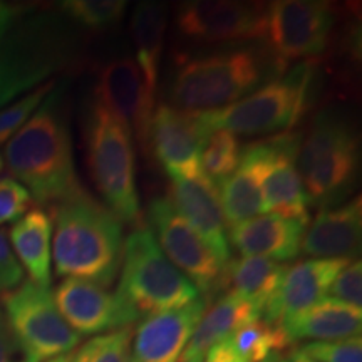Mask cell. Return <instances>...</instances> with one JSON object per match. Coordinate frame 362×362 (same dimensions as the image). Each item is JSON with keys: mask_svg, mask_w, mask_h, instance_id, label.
I'll return each instance as SVG.
<instances>
[{"mask_svg": "<svg viewBox=\"0 0 362 362\" xmlns=\"http://www.w3.org/2000/svg\"><path fill=\"white\" fill-rule=\"evenodd\" d=\"M52 259L59 277L89 280L107 288L123 262V223L81 187L54 203Z\"/></svg>", "mask_w": 362, "mask_h": 362, "instance_id": "cell-1", "label": "cell"}, {"mask_svg": "<svg viewBox=\"0 0 362 362\" xmlns=\"http://www.w3.org/2000/svg\"><path fill=\"white\" fill-rule=\"evenodd\" d=\"M4 163L40 205H54L81 188L61 94L52 89L7 141Z\"/></svg>", "mask_w": 362, "mask_h": 362, "instance_id": "cell-2", "label": "cell"}, {"mask_svg": "<svg viewBox=\"0 0 362 362\" xmlns=\"http://www.w3.org/2000/svg\"><path fill=\"white\" fill-rule=\"evenodd\" d=\"M269 64V54L247 47L187 59L175 74L170 106L188 112L230 106L250 94L265 79Z\"/></svg>", "mask_w": 362, "mask_h": 362, "instance_id": "cell-3", "label": "cell"}, {"mask_svg": "<svg viewBox=\"0 0 362 362\" xmlns=\"http://www.w3.org/2000/svg\"><path fill=\"white\" fill-rule=\"evenodd\" d=\"M74 45L61 22L47 16L16 21L0 33V110L61 71Z\"/></svg>", "mask_w": 362, "mask_h": 362, "instance_id": "cell-4", "label": "cell"}, {"mask_svg": "<svg viewBox=\"0 0 362 362\" xmlns=\"http://www.w3.org/2000/svg\"><path fill=\"white\" fill-rule=\"evenodd\" d=\"M86 153L90 178L106 206L121 223L139 226L141 206L133 136L98 99L90 103L86 121Z\"/></svg>", "mask_w": 362, "mask_h": 362, "instance_id": "cell-5", "label": "cell"}, {"mask_svg": "<svg viewBox=\"0 0 362 362\" xmlns=\"http://www.w3.org/2000/svg\"><path fill=\"white\" fill-rule=\"evenodd\" d=\"M297 170L309 205L327 208L354 187L359 171V141L342 116L324 111L302 133Z\"/></svg>", "mask_w": 362, "mask_h": 362, "instance_id": "cell-6", "label": "cell"}, {"mask_svg": "<svg viewBox=\"0 0 362 362\" xmlns=\"http://www.w3.org/2000/svg\"><path fill=\"white\" fill-rule=\"evenodd\" d=\"M314 76L310 62L298 64L230 106L200 112L203 124L210 134L218 129L230 131L235 136L291 131L309 111Z\"/></svg>", "mask_w": 362, "mask_h": 362, "instance_id": "cell-7", "label": "cell"}, {"mask_svg": "<svg viewBox=\"0 0 362 362\" xmlns=\"http://www.w3.org/2000/svg\"><path fill=\"white\" fill-rule=\"evenodd\" d=\"M117 293L139 317L181 309L200 298L158 245L149 226H136L124 240Z\"/></svg>", "mask_w": 362, "mask_h": 362, "instance_id": "cell-8", "label": "cell"}, {"mask_svg": "<svg viewBox=\"0 0 362 362\" xmlns=\"http://www.w3.org/2000/svg\"><path fill=\"white\" fill-rule=\"evenodd\" d=\"M336 21V12L329 2L279 0L267 6L262 39L277 76H282L293 61L320 56L327 51Z\"/></svg>", "mask_w": 362, "mask_h": 362, "instance_id": "cell-9", "label": "cell"}, {"mask_svg": "<svg viewBox=\"0 0 362 362\" xmlns=\"http://www.w3.org/2000/svg\"><path fill=\"white\" fill-rule=\"evenodd\" d=\"M2 302L6 322L35 362L69 354L81 344V336L61 315L49 287L24 280Z\"/></svg>", "mask_w": 362, "mask_h": 362, "instance_id": "cell-10", "label": "cell"}, {"mask_svg": "<svg viewBox=\"0 0 362 362\" xmlns=\"http://www.w3.org/2000/svg\"><path fill=\"white\" fill-rule=\"evenodd\" d=\"M149 223L166 259L197 287L211 296L223 288V264L214 255L187 220L175 210L168 198H155L148 208Z\"/></svg>", "mask_w": 362, "mask_h": 362, "instance_id": "cell-11", "label": "cell"}, {"mask_svg": "<svg viewBox=\"0 0 362 362\" xmlns=\"http://www.w3.org/2000/svg\"><path fill=\"white\" fill-rule=\"evenodd\" d=\"M208 136L200 112L160 104L149 124L148 153L151 149L171 180L197 178L203 173L202 151Z\"/></svg>", "mask_w": 362, "mask_h": 362, "instance_id": "cell-12", "label": "cell"}, {"mask_svg": "<svg viewBox=\"0 0 362 362\" xmlns=\"http://www.w3.org/2000/svg\"><path fill=\"white\" fill-rule=\"evenodd\" d=\"M267 6L238 0H193L176 12V27L200 42H233L264 37Z\"/></svg>", "mask_w": 362, "mask_h": 362, "instance_id": "cell-13", "label": "cell"}, {"mask_svg": "<svg viewBox=\"0 0 362 362\" xmlns=\"http://www.w3.org/2000/svg\"><path fill=\"white\" fill-rule=\"evenodd\" d=\"M52 296L61 315L81 337L131 327L139 319L119 293L89 280H62Z\"/></svg>", "mask_w": 362, "mask_h": 362, "instance_id": "cell-14", "label": "cell"}, {"mask_svg": "<svg viewBox=\"0 0 362 362\" xmlns=\"http://www.w3.org/2000/svg\"><path fill=\"white\" fill-rule=\"evenodd\" d=\"M96 99L116 117L139 148L148 153V134L155 112V96L149 94L141 71L129 57L112 59L98 74Z\"/></svg>", "mask_w": 362, "mask_h": 362, "instance_id": "cell-15", "label": "cell"}, {"mask_svg": "<svg viewBox=\"0 0 362 362\" xmlns=\"http://www.w3.org/2000/svg\"><path fill=\"white\" fill-rule=\"evenodd\" d=\"M300 131H285L265 139L264 200L265 211L285 216L302 225L309 223L310 205L297 170Z\"/></svg>", "mask_w": 362, "mask_h": 362, "instance_id": "cell-16", "label": "cell"}, {"mask_svg": "<svg viewBox=\"0 0 362 362\" xmlns=\"http://www.w3.org/2000/svg\"><path fill=\"white\" fill-rule=\"evenodd\" d=\"M349 262L352 260L309 259L287 267L282 285L262 312V319L267 324L284 327L327 297L334 279Z\"/></svg>", "mask_w": 362, "mask_h": 362, "instance_id": "cell-17", "label": "cell"}, {"mask_svg": "<svg viewBox=\"0 0 362 362\" xmlns=\"http://www.w3.org/2000/svg\"><path fill=\"white\" fill-rule=\"evenodd\" d=\"M168 200L194 232L200 235L220 264H228L232 260V248L216 183L203 173L197 178L171 180Z\"/></svg>", "mask_w": 362, "mask_h": 362, "instance_id": "cell-18", "label": "cell"}, {"mask_svg": "<svg viewBox=\"0 0 362 362\" xmlns=\"http://www.w3.org/2000/svg\"><path fill=\"white\" fill-rule=\"evenodd\" d=\"M206 305L200 297L181 309L144 317L131 341V362H178Z\"/></svg>", "mask_w": 362, "mask_h": 362, "instance_id": "cell-19", "label": "cell"}, {"mask_svg": "<svg viewBox=\"0 0 362 362\" xmlns=\"http://www.w3.org/2000/svg\"><path fill=\"white\" fill-rule=\"evenodd\" d=\"M362 240V200L356 197L336 208H320L305 228L300 252L314 259L356 260Z\"/></svg>", "mask_w": 362, "mask_h": 362, "instance_id": "cell-20", "label": "cell"}, {"mask_svg": "<svg viewBox=\"0 0 362 362\" xmlns=\"http://www.w3.org/2000/svg\"><path fill=\"white\" fill-rule=\"evenodd\" d=\"M305 225L285 216L259 215L228 228V242L242 257L288 262L300 253Z\"/></svg>", "mask_w": 362, "mask_h": 362, "instance_id": "cell-21", "label": "cell"}, {"mask_svg": "<svg viewBox=\"0 0 362 362\" xmlns=\"http://www.w3.org/2000/svg\"><path fill=\"white\" fill-rule=\"evenodd\" d=\"M265 141L242 148L237 170L220 183V202L226 228L265 214Z\"/></svg>", "mask_w": 362, "mask_h": 362, "instance_id": "cell-22", "label": "cell"}, {"mask_svg": "<svg viewBox=\"0 0 362 362\" xmlns=\"http://www.w3.org/2000/svg\"><path fill=\"white\" fill-rule=\"evenodd\" d=\"M362 309L325 297L309 310L284 325L292 344L298 341L329 342L361 336Z\"/></svg>", "mask_w": 362, "mask_h": 362, "instance_id": "cell-23", "label": "cell"}, {"mask_svg": "<svg viewBox=\"0 0 362 362\" xmlns=\"http://www.w3.org/2000/svg\"><path fill=\"white\" fill-rule=\"evenodd\" d=\"M259 319H262V312L252 302L235 292H226L203 312L181 356H205L216 344L232 337L238 329Z\"/></svg>", "mask_w": 362, "mask_h": 362, "instance_id": "cell-24", "label": "cell"}, {"mask_svg": "<svg viewBox=\"0 0 362 362\" xmlns=\"http://www.w3.org/2000/svg\"><path fill=\"white\" fill-rule=\"evenodd\" d=\"M19 264L34 284H51V237L52 218L42 208H33L12 225L7 235Z\"/></svg>", "mask_w": 362, "mask_h": 362, "instance_id": "cell-25", "label": "cell"}, {"mask_svg": "<svg viewBox=\"0 0 362 362\" xmlns=\"http://www.w3.org/2000/svg\"><path fill=\"white\" fill-rule=\"evenodd\" d=\"M166 25V8L160 2L138 4L131 16V37L136 49V66L141 71L144 84L151 96L156 93Z\"/></svg>", "mask_w": 362, "mask_h": 362, "instance_id": "cell-26", "label": "cell"}, {"mask_svg": "<svg viewBox=\"0 0 362 362\" xmlns=\"http://www.w3.org/2000/svg\"><path fill=\"white\" fill-rule=\"evenodd\" d=\"M287 267L277 262L242 257L230 260L223 270V288L238 293L240 297L252 302L260 312L275 297L282 285Z\"/></svg>", "mask_w": 362, "mask_h": 362, "instance_id": "cell-27", "label": "cell"}, {"mask_svg": "<svg viewBox=\"0 0 362 362\" xmlns=\"http://www.w3.org/2000/svg\"><path fill=\"white\" fill-rule=\"evenodd\" d=\"M232 342L245 362H262L292 346L282 327L267 324L264 319L238 329L232 336Z\"/></svg>", "mask_w": 362, "mask_h": 362, "instance_id": "cell-28", "label": "cell"}, {"mask_svg": "<svg viewBox=\"0 0 362 362\" xmlns=\"http://www.w3.org/2000/svg\"><path fill=\"white\" fill-rule=\"evenodd\" d=\"M242 148L238 136L225 129H218L208 136L202 151V171L214 183H221L237 170Z\"/></svg>", "mask_w": 362, "mask_h": 362, "instance_id": "cell-29", "label": "cell"}, {"mask_svg": "<svg viewBox=\"0 0 362 362\" xmlns=\"http://www.w3.org/2000/svg\"><path fill=\"white\" fill-rule=\"evenodd\" d=\"M126 6L124 0H67L61 4V11L76 24L103 30L121 22Z\"/></svg>", "mask_w": 362, "mask_h": 362, "instance_id": "cell-30", "label": "cell"}, {"mask_svg": "<svg viewBox=\"0 0 362 362\" xmlns=\"http://www.w3.org/2000/svg\"><path fill=\"white\" fill-rule=\"evenodd\" d=\"M133 330L124 327L93 337L72 354V362H131Z\"/></svg>", "mask_w": 362, "mask_h": 362, "instance_id": "cell-31", "label": "cell"}, {"mask_svg": "<svg viewBox=\"0 0 362 362\" xmlns=\"http://www.w3.org/2000/svg\"><path fill=\"white\" fill-rule=\"evenodd\" d=\"M54 86H56V81H47V83L40 84L39 88L30 90V93L24 94L17 101L11 103L4 110H0V144L8 141L27 123V119L34 115L44 99L49 96Z\"/></svg>", "mask_w": 362, "mask_h": 362, "instance_id": "cell-32", "label": "cell"}, {"mask_svg": "<svg viewBox=\"0 0 362 362\" xmlns=\"http://www.w3.org/2000/svg\"><path fill=\"white\" fill-rule=\"evenodd\" d=\"M317 362H362L361 336L329 342H307L300 347Z\"/></svg>", "mask_w": 362, "mask_h": 362, "instance_id": "cell-33", "label": "cell"}, {"mask_svg": "<svg viewBox=\"0 0 362 362\" xmlns=\"http://www.w3.org/2000/svg\"><path fill=\"white\" fill-rule=\"evenodd\" d=\"M327 297L341 300L344 304L362 309V264L352 260L339 272L330 285Z\"/></svg>", "mask_w": 362, "mask_h": 362, "instance_id": "cell-34", "label": "cell"}, {"mask_svg": "<svg viewBox=\"0 0 362 362\" xmlns=\"http://www.w3.org/2000/svg\"><path fill=\"white\" fill-rule=\"evenodd\" d=\"M33 198L19 181L0 178V225L17 221L29 211Z\"/></svg>", "mask_w": 362, "mask_h": 362, "instance_id": "cell-35", "label": "cell"}, {"mask_svg": "<svg viewBox=\"0 0 362 362\" xmlns=\"http://www.w3.org/2000/svg\"><path fill=\"white\" fill-rule=\"evenodd\" d=\"M24 282V269L17 260L7 233L0 230V298L16 291Z\"/></svg>", "mask_w": 362, "mask_h": 362, "instance_id": "cell-36", "label": "cell"}, {"mask_svg": "<svg viewBox=\"0 0 362 362\" xmlns=\"http://www.w3.org/2000/svg\"><path fill=\"white\" fill-rule=\"evenodd\" d=\"M0 362H35L8 327L6 319L0 322Z\"/></svg>", "mask_w": 362, "mask_h": 362, "instance_id": "cell-37", "label": "cell"}, {"mask_svg": "<svg viewBox=\"0 0 362 362\" xmlns=\"http://www.w3.org/2000/svg\"><path fill=\"white\" fill-rule=\"evenodd\" d=\"M205 362H245V359L233 347L232 337H228L206 352Z\"/></svg>", "mask_w": 362, "mask_h": 362, "instance_id": "cell-38", "label": "cell"}, {"mask_svg": "<svg viewBox=\"0 0 362 362\" xmlns=\"http://www.w3.org/2000/svg\"><path fill=\"white\" fill-rule=\"evenodd\" d=\"M21 11L16 7L6 6V4H0V33L6 30L8 25H12L13 22L19 19Z\"/></svg>", "mask_w": 362, "mask_h": 362, "instance_id": "cell-39", "label": "cell"}, {"mask_svg": "<svg viewBox=\"0 0 362 362\" xmlns=\"http://www.w3.org/2000/svg\"><path fill=\"white\" fill-rule=\"evenodd\" d=\"M287 362H317V361L312 359L310 356H307L300 347H297V349H293L291 352V357H288Z\"/></svg>", "mask_w": 362, "mask_h": 362, "instance_id": "cell-40", "label": "cell"}, {"mask_svg": "<svg viewBox=\"0 0 362 362\" xmlns=\"http://www.w3.org/2000/svg\"><path fill=\"white\" fill-rule=\"evenodd\" d=\"M203 359H205V356H181L180 362H203Z\"/></svg>", "mask_w": 362, "mask_h": 362, "instance_id": "cell-41", "label": "cell"}, {"mask_svg": "<svg viewBox=\"0 0 362 362\" xmlns=\"http://www.w3.org/2000/svg\"><path fill=\"white\" fill-rule=\"evenodd\" d=\"M45 362H72V356H69V354L59 356V357H54V359L45 361Z\"/></svg>", "mask_w": 362, "mask_h": 362, "instance_id": "cell-42", "label": "cell"}, {"mask_svg": "<svg viewBox=\"0 0 362 362\" xmlns=\"http://www.w3.org/2000/svg\"><path fill=\"white\" fill-rule=\"evenodd\" d=\"M279 357H280L279 354H275V356H270L269 359H265V361H262V362H279V361H280Z\"/></svg>", "mask_w": 362, "mask_h": 362, "instance_id": "cell-43", "label": "cell"}, {"mask_svg": "<svg viewBox=\"0 0 362 362\" xmlns=\"http://www.w3.org/2000/svg\"><path fill=\"white\" fill-rule=\"evenodd\" d=\"M4 168H6V163H4V158L0 155V173H2Z\"/></svg>", "mask_w": 362, "mask_h": 362, "instance_id": "cell-44", "label": "cell"}, {"mask_svg": "<svg viewBox=\"0 0 362 362\" xmlns=\"http://www.w3.org/2000/svg\"><path fill=\"white\" fill-rule=\"evenodd\" d=\"M4 320V315H2V312H0V322H2Z\"/></svg>", "mask_w": 362, "mask_h": 362, "instance_id": "cell-45", "label": "cell"}, {"mask_svg": "<svg viewBox=\"0 0 362 362\" xmlns=\"http://www.w3.org/2000/svg\"><path fill=\"white\" fill-rule=\"evenodd\" d=\"M279 362H287V361H279Z\"/></svg>", "mask_w": 362, "mask_h": 362, "instance_id": "cell-46", "label": "cell"}]
</instances>
